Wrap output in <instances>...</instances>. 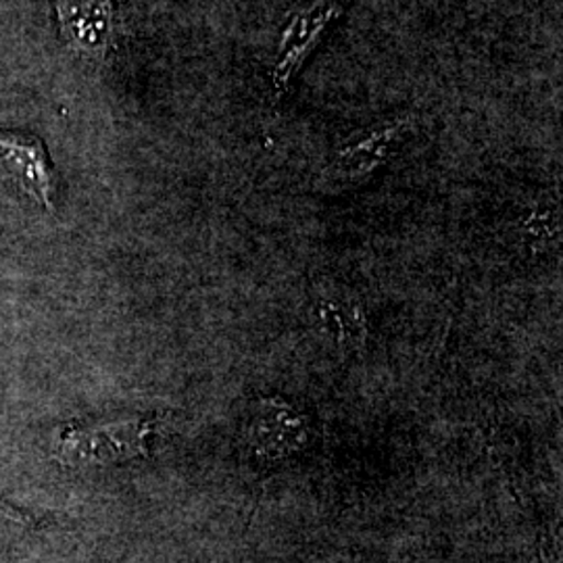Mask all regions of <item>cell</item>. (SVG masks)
Returning <instances> with one entry per match:
<instances>
[{"instance_id": "1", "label": "cell", "mask_w": 563, "mask_h": 563, "mask_svg": "<svg viewBox=\"0 0 563 563\" xmlns=\"http://www.w3.org/2000/svg\"><path fill=\"white\" fill-rule=\"evenodd\" d=\"M349 2L351 0H313L288 21V25L282 32L278 53L269 74L272 86L278 97L290 90V84L305 65V60L311 57L325 30L341 18Z\"/></svg>"}, {"instance_id": "5", "label": "cell", "mask_w": 563, "mask_h": 563, "mask_svg": "<svg viewBox=\"0 0 563 563\" xmlns=\"http://www.w3.org/2000/svg\"><path fill=\"white\" fill-rule=\"evenodd\" d=\"M405 128L407 123L399 121L353 136L336 153V167L351 176L372 172L374 167H378V163L388 159L390 148L399 142Z\"/></svg>"}, {"instance_id": "4", "label": "cell", "mask_w": 563, "mask_h": 563, "mask_svg": "<svg viewBox=\"0 0 563 563\" xmlns=\"http://www.w3.org/2000/svg\"><path fill=\"white\" fill-rule=\"evenodd\" d=\"M60 32L76 51L102 57L113 34L111 0H57Z\"/></svg>"}, {"instance_id": "2", "label": "cell", "mask_w": 563, "mask_h": 563, "mask_svg": "<svg viewBox=\"0 0 563 563\" xmlns=\"http://www.w3.org/2000/svg\"><path fill=\"white\" fill-rule=\"evenodd\" d=\"M146 434V423H113L95 430L71 423L60 432L57 455L65 463L111 462L132 457L144 453Z\"/></svg>"}, {"instance_id": "3", "label": "cell", "mask_w": 563, "mask_h": 563, "mask_svg": "<svg viewBox=\"0 0 563 563\" xmlns=\"http://www.w3.org/2000/svg\"><path fill=\"white\" fill-rule=\"evenodd\" d=\"M0 162L7 163L21 188L55 211V167L38 136L0 132Z\"/></svg>"}]
</instances>
